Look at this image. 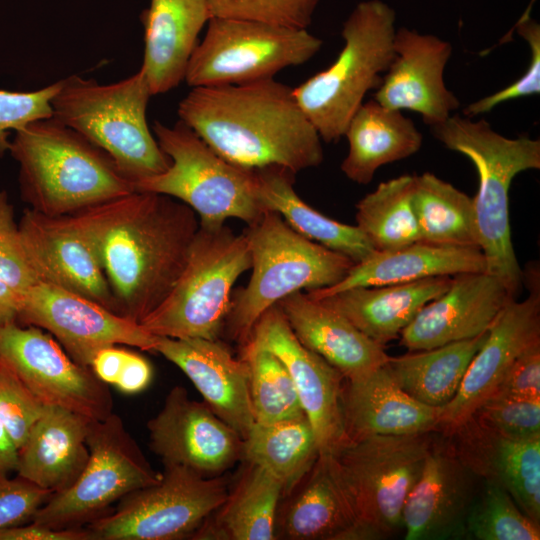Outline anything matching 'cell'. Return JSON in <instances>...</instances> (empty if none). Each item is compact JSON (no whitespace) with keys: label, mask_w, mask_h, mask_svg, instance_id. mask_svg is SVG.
<instances>
[{"label":"cell","mask_w":540,"mask_h":540,"mask_svg":"<svg viewBox=\"0 0 540 540\" xmlns=\"http://www.w3.org/2000/svg\"><path fill=\"white\" fill-rule=\"evenodd\" d=\"M74 216L97 254L117 314L140 324L186 264L199 228L195 211L166 195L134 191Z\"/></svg>","instance_id":"cell-1"},{"label":"cell","mask_w":540,"mask_h":540,"mask_svg":"<svg viewBox=\"0 0 540 540\" xmlns=\"http://www.w3.org/2000/svg\"><path fill=\"white\" fill-rule=\"evenodd\" d=\"M181 122L228 162L246 169L319 166L321 138L293 88L274 78L192 87L179 102Z\"/></svg>","instance_id":"cell-2"},{"label":"cell","mask_w":540,"mask_h":540,"mask_svg":"<svg viewBox=\"0 0 540 540\" xmlns=\"http://www.w3.org/2000/svg\"><path fill=\"white\" fill-rule=\"evenodd\" d=\"M22 200L48 216L71 215L134 192L109 156L53 116L15 131Z\"/></svg>","instance_id":"cell-3"},{"label":"cell","mask_w":540,"mask_h":540,"mask_svg":"<svg viewBox=\"0 0 540 540\" xmlns=\"http://www.w3.org/2000/svg\"><path fill=\"white\" fill-rule=\"evenodd\" d=\"M430 131L447 149L474 165L479 183L473 197L474 218L486 272L499 278L516 298L523 282L509 224V190L516 175L540 168V141L508 138L484 119L460 115H451Z\"/></svg>","instance_id":"cell-4"},{"label":"cell","mask_w":540,"mask_h":540,"mask_svg":"<svg viewBox=\"0 0 540 540\" xmlns=\"http://www.w3.org/2000/svg\"><path fill=\"white\" fill-rule=\"evenodd\" d=\"M151 96L140 69L111 84L73 75L60 80L52 116L105 152L134 185L170 165L147 123Z\"/></svg>","instance_id":"cell-5"},{"label":"cell","mask_w":540,"mask_h":540,"mask_svg":"<svg viewBox=\"0 0 540 540\" xmlns=\"http://www.w3.org/2000/svg\"><path fill=\"white\" fill-rule=\"evenodd\" d=\"M252 273L245 288L231 298L225 327L242 345L262 314L285 297L335 285L355 264L349 257L294 231L272 211L248 225L244 232Z\"/></svg>","instance_id":"cell-6"},{"label":"cell","mask_w":540,"mask_h":540,"mask_svg":"<svg viewBox=\"0 0 540 540\" xmlns=\"http://www.w3.org/2000/svg\"><path fill=\"white\" fill-rule=\"evenodd\" d=\"M395 12L379 0L360 2L343 23L335 61L293 88L321 140L339 141L370 90H376L394 52Z\"/></svg>","instance_id":"cell-7"},{"label":"cell","mask_w":540,"mask_h":540,"mask_svg":"<svg viewBox=\"0 0 540 540\" xmlns=\"http://www.w3.org/2000/svg\"><path fill=\"white\" fill-rule=\"evenodd\" d=\"M250 268L244 233L237 235L224 224H199L175 285L140 325L155 336L218 340L230 311L233 285Z\"/></svg>","instance_id":"cell-8"},{"label":"cell","mask_w":540,"mask_h":540,"mask_svg":"<svg viewBox=\"0 0 540 540\" xmlns=\"http://www.w3.org/2000/svg\"><path fill=\"white\" fill-rule=\"evenodd\" d=\"M152 130L170 165L164 172L136 182L134 191L185 203L199 215L203 226H220L228 218L250 225L261 217L264 210L257 199L255 169L223 159L180 120L173 126L155 121Z\"/></svg>","instance_id":"cell-9"},{"label":"cell","mask_w":540,"mask_h":540,"mask_svg":"<svg viewBox=\"0 0 540 540\" xmlns=\"http://www.w3.org/2000/svg\"><path fill=\"white\" fill-rule=\"evenodd\" d=\"M432 432L349 440L332 456L355 511L362 539H385L403 530L405 500L418 480Z\"/></svg>","instance_id":"cell-10"},{"label":"cell","mask_w":540,"mask_h":540,"mask_svg":"<svg viewBox=\"0 0 540 540\" xmlns=\"http://www.w3.org/2000/svg\"><path fill=\"white\" fill-rule=\"evenodd\" d=\"M86 442L89 458L80 476L68 489L52 494L31 522L58 529L84 527L112 511V504L124 496L161 478L113 412L90 421Z\"/></svg>","instance_id":"cell-11"},{"label":"cell","mask_w":540,"mask_h":540,"mask_svg":"<svg viewBox=\"0 0 540 540\" xmlns=\"http://www.w3.org/2000/svg\"><path fill=\"white\" fill-rule=\"evenodd\" d=\"M307 29L211 18L189 60L190 87L234 85L274 78L279 71L308 62L321 49Z\"/></svg>","instance_id":"cell-12"},{"label":"cell","mask_w":540,"mask_h":540,"mask_svg":"<svg viewBox=\"0 0 540 540\" xmlns=\"http://www.w3.org/2000/svg\"><path fill=\"white\" fill-rule=\"evenodd\" d=\"M226 479L164 466L157 483L124 496L86 527L92 540H178L191 537L228 496Z\"/></svg>","instance_id":"cell-13"},{"label":"cell","mask_w":540,"mask_h":540,"mask_svg":"<svg viewBox=\"0 0 540 540\" xmlns=\"http://www.w3.org/2000/svg\"><path fill=\"white\" fill-rule=\"evenodd\" d=\"M0 363L46 406H58L92 420L113 411L107 384L91 368L74 362L48 332L17 322L0 324Z\"/></svg>","instance_id":"cell-14"},{"label":"cell","mask_w":540,"mask_h":540,"mask_svg":"<svg viewBox=\"0 0 540 540\" xmlns=\"http://www.w3.org/2000/svg\"><path fill=\"white\" fill-rule=\"evenodd\" d=\"M18 324L50 333L69 357L89 367L95 353L110 345H128L153 352L155 335L100 304L42 281L21 299Z\"/></svg>","instance_id":"cell-15"},{"label":"cell","mask_w":540,"mask_h":540,"mask_svg":"<svg viewBox=\"0 0 540 540\" xmlns=\"http://www.w3.org/2000/svg\"><path fill=\"white\" fill-rule=\"evenodd\" d=\"M246 343L272 352L287 368L319 455L333 454L349 441L342 405L345 377L299 341L277 304L258 319Z\"/></svg>","instance_id":"cell-16"},{"label":"cell","mask_w":540,"mask_h":540,"mask_svg":"<svg viewBox=\"0 0 540 540\" xmlns=\"http://www.w3.org/2000/svg\"><path fill=\"white\" fill-rule=\"evenodd\" d=\"M150 448L164 466L216 477L243 457V438L205 403L173 387L147 423Z\"/></svg>","instance_id":"cell-17"},{"label":"cell","mask_w":540,"mask_h":540,"mask_svg":"<svg viewBox=\"0 0 540 540\" xmlns=\"http://www.w3.org/2000/svg\"><path fill=\"white\" fill-rule=\"evenodd\" d=\"M529 296L511 300L498 315L472 358L453 399L443 407L439 432L450 434L469 421L489 399L516 358L540 341V276L523 281Z\"/></svg>","instance_id":"cell-18"},{"label":"cell","mask_w":540,"mask_h":540,"mask_svg":"<svg viewBox=\"0 0 540 540\" xmlns=\"http://www.w3.org/2000/svg\"><path fill=\"white\" fill-rule=\"evenodd\" d=\"M18 227L24 252L38 281L88 298L117 314L97 254L74 214L48 216L27 208Z\"/></svg>","instance_id":"cell-19"},{"label":"cell","mask_w":540,"mask_h":540,"mask_svg":"<svg viewBox=\"0 0 540 540\" xmlns=\"http://www.w3.org/2000/svg\"><path fill=\"white\" fill-rule=\"evenodd\" d=\"M480 479L450 442H432L421 474L404 503V539H467V517L480 491Z\"/></svg>","instance_id":"cell-20"},{"label":"cell","mask_w":540,"mask_h":540,"mask_svg":"<svg viewBox=\"0 0 540 540\" xmlns=\"http://www.w3.org/2000/svg\"><path fill=\"white\" fill-rule=\"evenodd\" d=\"M394 52L374 100L390 109L416 112L429 127L444 122L460 106L444 81L451 43L401 27L395 32Z\"/></svg>","instance_id":"cell-21"},{"label":"cell","mask_w":540,"mask_h":540,"mask_svg":"<svg viewBox=\"0 0 540 540\" xmlns=\"http://www.w3.org/2000/svg\"><path fill=\"white\" fill-rule=\"evenodd\" d=\"M513 299L505 284L486 271L453 275L447 290L402 330L400 345L419 351L480 336Z\"/></svg>","instance_id":"cell-22"},{"label":"cell","mask_w":540,"mask_h":540,"mask_svg":"<svg viewBox=\"0 0 540 540\" xmlns=\"http://www.w3.org/2000/svg\"><path fill=\"white\" fill-rule=\"evenodd\" d=\"M153 352L181 369L204 402L244 439L254 424L249 367L218 340L155 336Z\"/></svg>","instance_id":"cell-23"},{"label":"cell","mask_w":540,"mask_h":540,"mask_svg":"<svg viewBox=\"0 0 540 540\" xmlns=\"http://www.w3.org/2000/svg\"><path fill=\"white\" fill-rule=\"evenodd\" d=\"M446 435L477 476L503 487L520 510L540 525V438L512 440L473 418Z\"/></svg>","instance_id":"cell-24"},{"label":"cell","mask_w":540,"mask_h":540,"mask_svg":"<svg viewBox=\"0 0 540 540\" xmlns=\"http://www.w3.org/2000/svg\"><path fill=\"white\" fill-rule=\"evenodd\" d=\"M286 495V503L278 509L276 538L362 540L355 511L331 455H318Z\"/></svg>","instance_id":"cell-25"},{"label":"cell","mask_w":540,"mask_h":540,"mask_svg":"<svg viewBox=\"0 0 540 540\" xmlns=\"http://www.w3.org/2000/svg\"><path fill=\"white\" fill-rule=\"evenodd\" d=\"M346 380L342 405L349 440L439 430L443 407H432L409 396L396 384L384 365L363 376Z\"/></svg>","instance_id":"cell-26"},{"label":"cell","mask_w":540,"mask_h":540,"mask_svg":"<svg viewBox=\"0 0 540 540\" xmlns=\"http://www.w3.org/2000/svg\"><path fill=\"white\" fill-rule=\"evenodd\" d=\"M299 341L342 373L363 376L383 366L389 355L346 317L301 291L277 304Z\"/></svg>","instance_id":"cell-27"},{"label":"cell","mask_w":540,"mask_h":540,"mask_svg":"<svg viewBox=\"0 0 540 540\" xmlns=\"http://www.w3.org/2000/svg\"><path fill=\"white\" fill-rule=\"evenodd\" d=\"M210 19L206 0H150L140 15L145 43L140 70L152 96L185 80L199 33Z\"/></svg>","instance_id":"cell-28"},{"label":"cell","mask_w":540,"mask_h":540,"mask_svg":"<svg viewBox=\"0 0 540 540\" xmlns=\"http://www.w3.org/2000/svg\"><path fill=\"white\" fill-rule=\"evenodd\" d=\"M92 419L58 406H46L18 449L16 473L40 488L58 493L80 476L88 458Z\"/></svg>","instance_id":"cell-29"},{"label":"cell","mask_w":540,"mask_h":540,"mask_svg":"<svg viewBox=\"0 0 540 540\" xmlns=\"http://www.w3.org/2000/svg\"><path fill=\"white\" fill-rule=\"evenodd\" d=\"M486 271L480 248L437 245L418 241L389 250L376 251L355 263L335 285L310 290L306 294L319 300L337 292L365 286L407 283L436 276Z\"/></svg>","instance_id":"cell-30"},{"label":"cell","mask_w":540,"mask_h":540,"mask_svg":"<svg viewBox=\"0 0 540 540\" xmlns=\"http://www.w3.org/2000/svg\"><path fill=\"white\" fill-rule=\"evenodd\" d=\"M451 276L407 283L355 287L319 299L373 341L385 346L398 338L423 306L444 293Z\"/></svg>","instance_id":"cell-31"},{"label":"cell","mask_w":540,"mask_h":540,"mask_svg":"<svg viewBox=\"0 0 540 540\" xmlns=\"http://www.w3.org/2000/svg\"><path fill=\"white\" fill-rule=\"evenodd\" d=\"M344 136L349 148L341 170L348 179L363 185L372 181L381 166L414 155L423 143L412 119L374 99L362 103Z\"/></svg>","instance_id":"cell-32"},{"label":"cell","mask_w":540,"mask_h":540,"mask_svg":"<svg viewBox=\"0 0 540 540\" xmlns=\"http://www.w3.org/2000/svg\"><path fill=\"white\" fill-rule=\"evenodd\" d=\"M257 199L298 234L359 263L376 252L356 225L333 220L305 203L294 190V174L281 166L255 169Z\"/></svg>","instance_id":"cell-33"},{"label":"cell","mask_w":540,"mask_h":540,"mask_svg":"<svg viewBox=\"0 0 540 540\" xmlns=\"http://www.w3.org/2000/svg\"><path fill=\"white\" fill-rule=\"evenodd\" d=\"M282 483L264 468L248 463L236 487L217 510L216 521H205L193 539L273 540Z\"/></svg>","instance_id":"cell-34"},{"label":"cell","mask_w":540,"mask_h":540,"mask_svg":"<svg viewBox=\"0 0 540 540\" xmlns=\"http://www.w3.org/2000/svg\"><path fill=\"white\" fill-rule=\"evenodd\" d=\"M487 332L432 349L409 351L397 357L389 356L384 367L409 396L432 407H444L458 391Z\"/></svg>","instance_id":"cell-35"},{"label":"cell","mask_w":540,"mask_h":540,"mask_svg":"<svg viewBox=\"0 0 540 540\" xmlns=\"http://www.w3.org/2000/svg\"><path fill=\"white\" fill-rule=\"evenodd\" d=\"M411 202L420 241L479 248L473 198L431 172L414 175Z\"/></svg>","instance_id":"cell-36"},{"label":"cell","mask_w":540,"mask_h":540,"mask_svg":"<svg viewBox=\"0 0 540 540\" xmlns=\"http://www.w3.org/2000/svg\"><path fill=\"white\" fill-rule=\"evenodd\" d=\"M319 455L306 416L273 423L254 422L243 439V458L276 477L283 497L310 470Z\"/></svg>","instance_id":"cell-37"},{"label":"cell","mask_w":540,"mask_h":540,"mask_svg":"<svg viewBox=\"0 0 540 540\" xmlns=\"http://www.w3.org/2000/svg\"><path fill=\"white\" fill-rule=\"evenodd\" d=\"M414 175L381 182L356 205V226L376 251L398 249L420 241L411 196Z\"/></svg>","instance_id":"cell-38"},{"label":"cell","mask_w":540,"mask_h":540,"mask_svg":"<svg viewBox=\"0 0 540 540\" xmlns=\"http://www.w3.org/2000/svg\"><path fill=\"white\" fill-rule=\"evenodd\" d=\"M241 358L249 367L255 422L273 423L305 416L291 375L275 354L245 343Z\"/></svg>","instance_id":"cell-39"},{"label":"cell","mask_w":540,"mask_h":540,"mask_svg":"<svg viewBox=\"0 0 540 540\" xmlns=\"http://www.w3.org/2000/svg\"><path fill=\"white\" fill-rule=\"evenodd\" d=\"M467 539L539 540L540 525L525 515L496 482L483 485L467 517Z\"/></svg>","instance_id":"cell-40"},{"label":"cell","mask_w":540,"mask_h":540,"mask_svg":"<svg viewBox=\"0 0 540 540\" xmlns=\"http://www.w3.org/2000/svg\"><path fill=\"white\" fill-rule=\"evenodd\" d=\"M211 18L307 29L320 0H206Z\"/></svg>","instance_id":"cell-41"},{"label":"cell","mask_w":540,"mask_h":540,"mask_svg":"<svg viewBox=\"0 0 540 540\" xmlns=\"http://www.w3.org/2000/svg\"><path fill=\"white\" fill-rule=\"evenodd\" d=\"M472 418L512 440L540 438V399L494 395L477 409Z\"/></svg>","instance_id":"cell-42"},{"label":"cell","mask_w":540,"mask_h":540,"mask_svg":"<svg viewBox=\"0 0 540 540\" xmlns=\"http://www.w3.org/2000/svg\"><path fill=\"white\" fill-rule=\"evenodd\" d=\"M516 31L530 50L529 66L525 73L505 88L470 103L463 109L464 116L473 118L507 101L540 93V26L526 12L516 24Z\"/></svg>","instance_id":"cell-43"},{"label":"cell","mask_w":540,"mask_h":540,"mask_svg":"<svg viewBox=\"0 0 540 540\" xmlns=\"http://www.w3.org/2000/svg\"><path fill=\"white\" fill-rule=\"evenodd\" d=\"M44 407L15 375L0 363V421L17 449L24 444Z\"/></svg>","instance_id":"cell-44"},{"label":"cell","mask_w":540,"mask_h":540,"mask_svg":"<svg viewBox=\"0 0 540 540\" xmlns=\"http://www.w3.org/2000/svg\"><path fill=\"white\" fill-rule=\"evenodd\" d=\"M0 279L21 295L38 282L23 249L14 207L4 190H0Z\"/></svg>","instance_id":"cell-45"},{"label":"cell","mask_w":540,"mask_h":540,"mask_svg":"<svg viewBox=\"0 0 540 540\" xmlns=\"http://www.w3.org/2000/svg\"><path fill=\"white\" fill-rule=\"evenodd\" d=\"M59 87L60 81L30 92L0 90V157L9 150L11 130L52 116L51 100Z\"/></svg>","instance_id":"cell-46"},{"label":"cell","mask_w":540,"mask_h":540,"mask_svg":"<svg viewBox=\"0 0 540 540\" xmlns=\"http://www.w3.org/2000/svg\"><path fill=\"white\" fill-rule=\"evenodd\" d=\"M53 493L17 476L0 477V529L32 521Z\"/></svg>","instance_id":"cell-47"},{"label":"cell","mask_w":540,"mask_h":540,"mask_svg":"<svg viewBox=\"0 0 540 540\" xmlns=\"http://www.w3.org/2000/svg\"><path fill=\"white\" fill-rule=\"evenodd\" d=\"M494 395L540 399V341L516 358Z\"/></svg>","instance_id":"cell-48"},{"label":"cell","mask_w":540,"mask_h":540,"mask_svg":"<svg viewBox=\"0 0 540 540\" xmlns=\"http://www.w3.org/2000/svg\"><path fill=\"white\" fill-rule=\"evenodd\" d=\"M0 540H92L86 527L52 528L29 522L0 529Z\"/></svg>","instance_id":"cell-49"},{"label":"cell","mask_w":540,"mask_h":540,"mask_svg":"<svg viewBox=\"0 0 540 540\" xmlns=\"http://www.w3.org/2000/svg\"><path fill=\"white\" fill-rule=\"evenodd\" d=\"M152 377L153 369L150 362L142 355L129 351L114 386L124 394H137L150 385Z\"/></svg>","instance_id":"cell-50"},{"label":"cell","mask_w":540,"mask_h":540,"mask_svg":"<svg viewBox=\"0 0 540 540\" xmlns=\"http://www.w3.org/2000/svg\"><path fill=\"white\" fill-rule=\"evenodd\" d=\"M129 351L117 345L103 347L93 356L90 368L99 380L114 386Z\"/></svg>","instance_id":"cell-51"},{"label":"cell","mask_w":540,"mask_h":540,"mask_svg":"<svg viewBox=\"0 0 540 540\" xmlns=\"http://www.w3.org/2000/svg\"><path fill=\"white\" fill-rule=\"evenodd\" d=\"M22 295L0 279V324L17 321Z\"/></svg>","instance_id":"cell-52"},{"label":"cell","mask_w":540,"mask_h":540,"mask_svg":"<svg viewBox=\"0 0 540 540\" xmlns=\"http://www.w3.org/2000/svg\"><path fill=\"white\" fill-rule=\"evenodd\" d=\"M17 459L18 449L0 421V477L16 471Z\"/></svg>","instance_id":"cell-53"}]
</instances>
